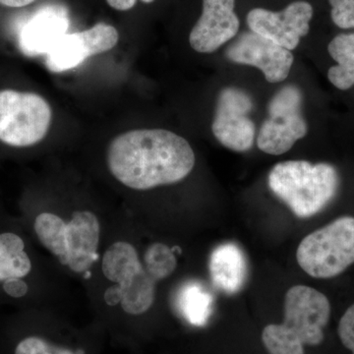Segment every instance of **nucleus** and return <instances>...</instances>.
Returning <instances> with one entry per match:
<instances>
[{"label": "nucleus", "instance_id": "obj_4", "mask_svg": "<svg viewBox=\"0 0 354 354\" xmlns=\"http://www.w3.org/2000/svg\"><path fill=\"white\" fill-rule=\"evenodd\" d=\"M297 259L312 278H335L346 271L354 263V218H337L305 236Z\"/></svg>", "mask_w": 354, "mask_h": 354}, {"label": "nucleus", "instance_id": "obj_27", "mask_svg": "<svg viewBox=\"0 0 354 354\" xmlns=\"http://www.w3.org/2000/svg\"><path fill=\"white\" fill-rule=\"evenodd\" d=\"M36 0H0V4L6 7H13V8H18V7H24L29 6Z\"/></svg>", "mask_w": 354, "mask_h": 354}, {"label": "nucleus", "instance_id": "obj_12", "mask_svg": "<svg viewBox=\"0 0 354 354\" xmlns=\"http://www.w3.org/2000/svg\"><path fill=\"white\" fill-rule=\"evenodd\" d=\"M68 27V18L62 8H44L21 32V48L30 57L46 55L53 44L66 34Z\"/></svg>", "mask_w": 354, "mask_h": 354}, {"label": "nucleus", "instance_id": "obj_18", "mask_svg": "<svg viewBox=\"0 0 354 354\" xmlns=\"http://www.w3.org/2000/svg\"><path fill=\"white\" fill-rule=\"evenodd\" d=\"M121 307L128 315H143L155 299V279L142 268L131 279L120 283Z\"/></svg>", "mask_w": 354, "mask_h": 354}, {"label": "nucleus", "instance_id": "obj_2", "mask_svg": "<svg viewBox=\"0 0 354 354\" xmlns=\"http://www.w3.org/2000/svg\"><path fill=\"white\" fill-rule=\"evenodd\" d=\"M285 317L281 324H270L262 342L270 354H305L304 346L324 341V329L330 316L329 299L306 286H295L285 297Z\"/></svg>", "mask_w": 354, "mask_h": 354}, {"label": "nucleus", "instance_id": "obj_6", "mask_svg": "<svg viewBox=\"0 0 354 354\" xmlns=\"http://www.w3.org/2000/svg\"><path fill=\"white\" fill-rule=\"evenodd\" d=\"M302 94L295 86H286L272 97L269 118L261 127L257 145L269 155H283L308 131L301 113Z\"/></svg>", "mask_w": 354, "mask_h": 354}, {"label": "nucleus", "instance_id": "obj_22", "mask_svg": "<svg viewBox=\"0 0 354 354\" xmlns=\"http://www.w3.org/2000/svg\"><path fill=\"white\" fill-rule=\"evenodd\" d=\"M333 22L341 29H354V0H329Z\"/></svg>", "mask_w": 354, "mask_h": 354}, {"label": "nucleus", "instance_id": "obj_23", "mask_svg": "<svg viewBox=\"0 0 354 354\" xmlns=\"http://www.w3.org/2000/svg\"><path fill=\"white\" fill-rule=\"evenodd\" d=\"M337 334L342 344L354 354V304L342 317L337 327Z\"/></svg>", "mask_w": 354, "mask_h": 354}, {"label": "nucleus", "instance_id": "obj_17", "mask_svg": "<svg viewBox=\"0 0 354 354\" xmlns=\"http://www.w3.org/2000/svg\"><path fill=\"white\" fill-rule=\"evenodd\" d=\"M141 269L138 254L128 242H116L102 257V272L106 279L118 285L131 279Z\"/></svg>", "mask_w": 354, "mask_h": 354}, {"label": "nucleus", "instance_id": "obj_15", "mask_svg": "<svg viewBox=\"0 0 354 354\" xmlns=\"http://www.w3.org/2000/svg\"><path fill=\"white\" fill-rule=\"evenodd\" d=\"M215 297L206 286L199 281H188L176 295L177 312L183 320L194 327H204L214 312Z\"/></svg>", "mask_w": 354, "mask_h": 354}, {"label": "nucleus", "instance_id": "obj_19", "mask_svg": "<svg viewBox=\"0 0 354 354\" xmlns=\"http://www.w3.org/2000/svg\"><path fill=\"white\" fill-rule=\"evenodd\" d=\"M24 242L17 234H0V281L23 278L31 271V261L24 252Z\"/></svg>", "mask_w": 354, "mask_h": 354}, {"label": "nucleus", "instance_id": "obj_13", "mask_svg": "<svg viewBox=\"0 0 354 354\" xmlns=\"http://www.w3.org/2000/svg\"><path fill=\"white\" fill-rule=\"evenodd\" d=\"M100 223L88 211L76 212L67 225L68 266L72 271H87L97 259Z\"/></svg>", "mask_w": 354, "mask_h": 354}, {"label": "nucleus", "instance_id": "obj_8", "mask_svg": "<svg viewBox=\"0 0 354 354\" xmlns=\"http://www.w3.org/2000/svg\"><path fill=\"white\" fill-rule=\"evenodd\" d=\"M118 39V30L106 23L82 32H66L46 53V67L55 73L75 68L88 57L113 50Z\"/></svg>", "mask_w": 354, "mask_h": 354}, {"label": "nucleus", "instance_id": "obj_24", "mask_svg": "<svg viewBox=\"0 0 354 354\" xmlns=\"http://www.w3.org/2000/svg\"><path fill=\"white\" fill-rule=\"evenodd\" d=\"M3 288L7 295L15 298L23 297L28 292L27 283L20 278L6 279L3 283Z\"/></svg>", "mask_w": 354, "mask_h": 354}, {"label": "nucleus", "instance_id": "obj_10", "mask_svg": "<svg viewBox=\"0 0 354 354\" xmlns=\"http://www.w3.org/2000/svg\"><path fill=\"white\" fill-rule=\"evenodd\" d=\"M225 55L234 64L257 67L270 83L285 80L293 64L290 50L254 32L242 34L230 44Z\"/></svg>", "mask_w": 354, "mask_h": 354}, {"label": "nucleus", "instance_id": "obj_7", "mask_svg": "<svg viewBox=\"0 0 354 354\" xmlns=\"http://www.w3.org/2000/svg\"><path fill=\"white\" fill-rule=\"evenodd\" d=\"M252 109V99L241 88L230 87L221 91L212 124L221 145L235 152H246L252 148L256 132L255 124L249 118Z\"/></svg>", "mask_w": 354, "mask_h": 354}, {"label": "nucleus", "instance_id": "obj_3", "mask_svg": "<svg viewBox=\"0 0 354 354\" xmlns=\"http://www.w3.org/2000/svg\"><path fill=\"white\" fill-rule=\"evenodd\" d=\"M339 183V174L332 165L306 160L279 162L268 177L272 192L302 218L322 211L335 197Z\"/></svg>", "mask_w": 354, "mask_h": 354}, {"label": "nucleus", "instance_id": "obj_25", "mask_svg": "<svg viewBox=\"0 0 354 354\" xmlns=\"http://www.w3.org/2000/svg\"><path fill=\"white\" fill-rule=\"evenodd\" d=\"M121 297H122V291L120 285L111 286L104 293V301L109 306L114 307L120 304Z\"/></svg>", "mask_w": 354, "mask_h": 354}, {"label": "nucleus", "instance_id": "obj_21", "mask_svg": "<svg viewBox=\"0 0 354 354\" xmlns=\"http://www.w3.org/2000/svg\"><path fill=\"white\" fill-rule=\"evenodd\" d=\"M146 271L155 281L164 279L176 271V258L174 251L162 243L149 247L144 257Z\"/></svg>", "mask_w": 354, "mask_h": 354}, {"label": "nucleus", "instance_id": "obj_14", "mask_svg": "<svg viewBox=\"0 0 354 354\" xmlns=\"http://www.w3.org/2000/svg\"><path fill=\"white\" fill-rule=\"evenodd\" d=\"M209 271L216 290L235 295L245 285L248 274L245 254L232 242L220 244L209 256Z\"/></svg>", "mask_w": 354, "mask_h": 354}, {"label": "nucleus", "instance_id": "obj_1", "mask_svg": "<svg viewBox=\"0 0 354 354\" xmlns=\"http://www.w3.org/2000/svg\"><path fill=\"white\" fill-rule=\"evenodd\" d=\"M106 160L111 174L123 185L148 190L185 178L194 167L195 153L176 133L139 129L114 138Z\"/></svg>", "mask_w": 354, "mask_h": 354}, {"label": "nucleus", "instance_id": "obj_5", "mask_svg": "<svg viewBox=\"0 0 354 354\" xmlns=\"http://www.w3.org/2000/svg\"><path fill=\"white\" fill-rule=\"evenodd\" d=\"M51 109L43 97L15 90L0 91V141L13 147L39 143L50 129Z\"/></svg>", "mask_w": 354, "mask_h": 354}, {"label": "nucleus", "instance_id": "obj_16", "mask_svg": "<svg viewBox=\"0 0 354 354\" xmlns=\"http://www.w3.org/2000/svg\"><path fill=\"white\" fill-rule=\"evenodd\" d=\"M337 65L330 67L328 78L335 88L348 90L354 86V32L337 35L328 46Z\"/></svg>", "mask_w": 354, "mask_h": 354}, {"label": "nucleus", "instance_id": "obj_11", "mask_svg": "<svg viewBox=\"0 0 354 354\" xmlns=\"http://www.w3.org/2000/svg\"><path fill=\"white\" fill-rule=\"evenodd\" d=\"M235 0H203L201 17L190 32L193 50L211 53L236 36L239 19Z\"/></svg>", "mask_w": 354, "mask_h": 354}, {"label": "nucleus", "instance_id": "obj_9", "mask_svg": "<svg viewBox=\"0 0 354 354\" xmlns=\"http://www.w3.org/2000/svg\"><path fill=\"white\" fill-rule=\"evenodd\" d=\"M312 17L311 4L295 1L279 12L254 8L247 15V24L251 32L291 51L297 48L302 37L308 34Z\"/></svg>", "mask_w": 354, "mask_h": 354}, {"label": "nucleus", "instance_id": "obj_20", "mask_svg": "<svg viewBox=\"0 0 354 354\" xmlns=\"http://www.w3.org/2000/svg\"><path fill=\"white\" fill-rule=\"evenodd\" d=\"M35 230L43 245L57 256L62 265H68L67 225L64 221L53 214L43 213L35 221Z\"/></svg>", "mask_w": 354, "mask_h": 354}, {"label": "nucleus", "instance_id": "obj_26", "mask_svg": "<svg viewBox=\"0 0 354 354\" xmlns=\"http://www.w3.org/2000/svg\"><path fill=\"white\" fill-rule=\"evenodd\" d=\"M144 3H152L155 0H141ZM109 6L118 11H127L133 8L137 0H106Z\"/></svg>", "mask_w": 354, "mask_h": 354}]
</instances>
